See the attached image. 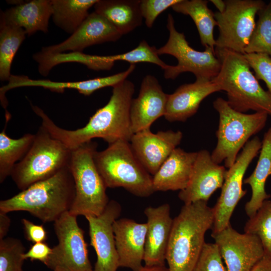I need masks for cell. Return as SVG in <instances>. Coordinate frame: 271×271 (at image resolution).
<instances>
[{
    "mask_svg": "<svg viewBox=\"0 0 271 271\" xmlns=\"http://www.w3.org/2000/svg\"><path fill=\"white\" fill-rule=\"evenodd\" d=\"M108 102L96 110L83 127L68 130L57 126L39 107L31 105L42 120V126L70 150L77 148L94 138L108 145L119 140L129 142L132 131L130 109L134 92L133 83L127 79L113 86Z\"/></svg>",
    "mask_w": 271,
    "mask_h": 271,
    "instance_id": "cell-1",
    "label": "cell"
},
{
    "mask_svg": "<svg viewBox=\"0 0 271 271\" xmlns=\"http://www.w3.org/2000/svg\"><path fill=\"white\" fill-rule=\"evenodd\" d=\"M227 271H251L264 254L262 243L255 235L240 233L231 225L211 233Z\"/></svg>",
    "mask_w": 271,
    "mask_h": 271,
    "instance_id": "cell-13",
    "label": "cell"
},
{
    "mask_svg": "<svg viewBox=\"0 0 271 271\" xmlns=\"http://www.w3.org/2000/svg\"><path fill=\"white\" fill-rule=\"evenodd\" d=\"M271 176V127L264 133L256 166L252 174L243 180L249 185L251 196L244 209L249 218L253 216L263 202L270 197L265 189L267 178Z\"/></svg>",
    "mask_w": 271,
    "mask_h": 271,
    "instance_id": "cell-25",
    "label": "cell"
},
{
    "mask_svg": "<svg viewBox=\"0 0 271 271\" xmlns=\"http://www.w3.org/2000/svg\"><path fill=\"white\" fill-rule=\"evenodd\" d=\"M5 126L0 133V183L11 176L15 165L27 154L31 147L35 134L26 133L17 139L9 137L6 132L7 125L11 119V114H6Z\"/></svg>",
    "mask_w": 271,
    "mask_h": 271,
    "instance_id": "cell-29",
    "label": "cell"
},
{
    "mask_svg": "<svg viewBox=\"0 0 271 271\" xmlns=\"http://www.w3.org/2000/svg\"><path fill=\"white\" fill-rule=\"evenodd\" d=\"M167 28L169 32L168 41L157 49L159 55L168 54L173 56L178 60L175 66L169 65L164 70L166 79H176L180 74L190 72L196 79L211 80L218 74L221 64L210 47H205L203 51L192 48L187 41L183 33L176 30L173 16H168Z\"/></svg>",
    "mask_w": 271,
    "mask_h": 271,
    "instance_id": "cell-9",
    "label": "cell"
},
{
    "mask_svg": "<svg viewBox=\"0 0 271 271\" xmlns=\"http://www.w3.org/2000/svg\"><path fill=\"white\" fill-rule=\"evenodd\" d=\"M215 51L221 67L211 80L226 92L228 104L240 112L252 110L271 116V93L260 85L244 54L226 49Z\"/></svg>",
    "mask_w": 271,
    "mask_h": 271,
    "instance_id": "cell-4",
    "label": "cell"
},
{
    "mask_svg": "<svg viewBox=\"0 0 271 271\" xmlns=\"http://www.w3.org/2000/svg\"><path fill=\"white\" fill-rule=\"evenodd\" d=\"M217 9L219 13H223L226 8L225 1L222 0H211L210 1Z\"/></svg>",
    "mask_w": 271,
    "mask_h": 271,
    "instance_id": "cell-44",
    "label": "cell"
},
{
    "mask_svg": "<svg viewBox=\"0 0 271 271\" xmlns=\"http://www.w3.org/2000/svg\"><path fill=\"white\" fill-rule=\"evenodd\" d=\"M22 222L27 240L34 243L46 241L47 233L43 225L34 224L25 218L22 219Z\"/></svg>",
    "mask_w": 271,
    "mask_h": 271,
    "instance_id": "cell-39",
    "label": "cell"
},
{
    "mask_svg": "<svg viewBox=\"0 0 271 271\" xmlns=\"http://www.w3.org/2000/svg\"><path fill=\"white\" fill-rule=\"evenodd\" d=\"M94 161L107 188L121 187L140 197L155 192L153 176L138 159L129 142L119 140L97 151Z\"/></svg>",
    "mask_w": 271,
    "mask_h": 271,
    "instance_id": "cell-5",
    "label": "cell"
},
{
    "mask_svg": "<svg viewBox=\"0 0 271 271\" xmlns=\"http://www.w3.org/2000/svg\"><path fill=\"white\" fill-rule=\"evenodd\" d=\"M208 2L206 0H181L172 8L175 12L189 16L197 27L202 45L215 51L213 31L217 23L214 13L208 7Z\"/></svg>",
    "mask_w": 271,
    "mask_h": 271,
    "instance_id": "cell-27",
    "label": "cell"
},
{
    "mask_svg": "<svg viewBox=\"0 0 271 271\" xmlns=\"http://www.w3.org/2000/svg\"><path fill=\"white\" fill-rule=\"evenodd\" d=\"M270 201H271V200H270Z\"/></svg>",
    "mask_w": 271,
    "mask_h": 271,
    "instance_id": "cell-46",
    "label": "cell"
},
{
    "mask_svg": "<svg viewBox=\"0 0 271 271\" xmlns=\"http://www.w3.org/2000/svg\"><path fill=\"white\" fill-rule=\"evenodd\" d=\"M245 233L256 235L263 247L264 254L271 256V201H264L256 213L246 222Z\"/></svg>",
    "mask_w": 271,
    "mask_h": 271,
    "instance_id": "cell-33",
    "label": "cell"
},
{
    "mask_svg": "<svg viewBox=\"0 0 271 271\" xmlns=\"http://www.w3.org/2000/svg\"><path fill=\"white\" fill-rule=\"evenodd\" d=\"M220 91L212 80L196 79L193 83L183 84L168 95L164 117L170 122L185 121L197 112L206 97Z\"/></svg>",
    "mask_w": 271,
    "mask_h": 271,
    "instance_id": "cell-22",
    "label": "cell"
},
{
    "mask_svg": "<svg viewBox=\"0 0 271 271\" xmlns=\"http://www.w3.org/2000/svg\"><path fill=\"white\" fill-rule=\"evenodd\" d=\"M244 55L255 72L257 79L264 81L268 91L271 93V57L261 53H248Z\"/></svg>",
    "mask_w": 271,
    "mask_h": 271,
    "instance_id": "cell-37",
    "label": "cell"
},
{
    "mask_svg": "<svg viewBox=\"0 0 271 271\" xmlns=\"http://www.w3.org/2000/svg\"><path fill=\"white\" fill-rule=\"evenodd\" d=\"M191 271H227L217 245L205 243Z\"/></svg>",
    "mask_w": 271,
    "mask_h": 271,
    "instance_id": "cell-36",
    "label": "cell"
},
{
    "mask_svg": "<svg viewBox=\"0 0 271 271\" xmlns=\"http://www.w3.org/2000/svg\"><path fill=\"white\" fill-rule=\"evenodd\" d=\"M75 195V183L68 166L54 176L1 200L0 212L26 211L43 222H55L69 211Z\"/></svg>",
    "mask_w": 271,
    "mask_h": 271,
    "instance_id": "cell-3",
    "label": "cell"
},
{
    "mask_svg": "<svg viewBox=\"0 0 271 271\" xmlns=\"http://www.w3.org/2000/svg\"><path fill=\"white\" fill-rule=\"evenodd\" d=\"M197 152H188L176 148L153 176L155 192L184 190L187 186Z\"/></svg>",
    "mask_w": 271,
    "mask_h": 271,
    "instance_id": "cell-23",
    "label": "cell"
},
{
    "mask_svg": "<svg viewBox=\"0 0 271 271\" xmlns=\"http://www.w3.org/2000/svg\"><path fill=\"white\" fill-rule=\"evenodd\" d=\"M157 49L155 46H151L146 41L143 40L134 49L124 53L110 55V57L114 62L125 61L130 64L141 62L153 63L164 70L169 65L160 58Z\"/></svg>",
    "mask_w": 271,
    "mask_h": 271,
    "instance_id": "cell-35",
    "label": "cell"
},
{
    "mask_svg": "<svg viewBox=\"0 0 271 271\" xmlns=\"http://www.w3.org/2000/svg\"><path fill=\"white\" fill-rule=\"evenodd\" d=\"M53 271H64L62 269H55L54 270H53Z\"/></svg>",
    "mask_w": 271,
    "mask_h": 271,
    "instance_id": "cell-45",
    "label": "cell"
},
{
    "mask_svg": "<svg viewBox=\"0 0 271 271\" xmlns=\"http://www.w3.org/2000/svg\"><path fill=\"white\" fill-rule=\"evenodd\" d=\"M258 18L245 54L261 53L271 57V1L257 13Z\"/></svg>",
    "mask_w": 271,
    "mask_h": 271,
    "instance_id": "cell-32",
    "label": "cell"
},
{
    "mask_svg": "<svg viewBox=\"0 0 271 271\" xmlns=\"http://www.w3.org/2000/svg\"><path fill=\"white\" fill-rule=\"evenodd\" d=\"M122 36L106 19L94 11L68 38L59 44L42 47L40 52L47 55L67 51L82 52L85 48L93 45L115 42Z\"/></svg>",
    "mask_w": 271,
    "mask_h": 271,
    "instance_id": "cell-16",
    "label": "cell"
},
{
    "mask_svg": "<svg viewBox=\"0 0 271 271\" xmlns=\"http://www.w3.org/2000/svg\"><path fill=\"white\" fill-rule=\"evenodd\" d=\"M139 271H169V269L165 265L153 266L144 265Z\"/></svg>",
    "mask_w": 271,
    "mask_h": 271,
    "instance_id": "cell-43",
    "label": "cell"
},
{
    "mask_svg": "<svg viewBox=\"0 0 271 271\" xmlns=\"http://www.w3.org/2000/svg\"><path fill=\"white\" fill-rule=\"evenodd\" d=\"M33 59L38 63V71L47 76L53 67L63 63L77 62L95 70H109L114 64L110 56H98L86 54L82 52H71L47 55L39 52L34 54Z\"/></svg>",
    "mask_w": 271,
    "mask_h": 271,
    "instance_id": "cell-28",
    "label": "cell"
},
{
    "mask_svg": "<svg viewBox=\"0 0 271 271\" xmlns=\"http://www.w3.org/2000/svg\"><path fill=\"white\" fill-rule=\"evenodd\" d=\"M11 225V219L7 213L0 212V240L6 238Z\"/></svg>",
    "mask_w": 271,
    "mask_h": 271,
    "instance_id": "cell-41",
    "label": "cell"
},
{
    "mask_svg": "<svg viewBox=\"0 0 271 271\" xmlns=\"http://www.w3.org/2000/svg\"><path fill=\"white\" fill-rule=\"evenodd\" d=\"M139 0H98L95 12L103 16L123 35L141 25Z\"/></svg>",
    "mask_w": 271,
    "mask_h": 271,
    "instance_id": "cell-26",
    "label": "cell"
},
{
    "mask_svg": "<svg viewBox=\"0 0 271 271\" xmlns=\"http://www.w3.org/2000/svg\"><path fill=\"white\" fill-rule=\"evenodd\" d=\"M0 20V79L8 81L13 59L27 34L23 29Z\"/></svg>",
    "mask_w": 271,
    "mask_h": 271,
    "instance_id": "cell-31",
    "label": "cell"
},
{
    "mask_svg": "<svg viewBox=\"0 0 271 271\" xmlns=\"http://www.w3.org/2000/svg\"><path fill=\"white\" fill-rule=\"evenodd\" d=\"M71 153V150L41 125L35 134L30 150L15 165L10 176L18 189L23 191L68 167Z\"/></svg>",
    "mask_w": 271,
    "mask_h": 271,
    "instance_id": "cell-8",
    "label": "cell"
},
{
    "mask_svg": "<svg viewBox=\"0 0 271 271\" xmlns=\"http://www.w3.org/2000/svg\"><path fill=\"white\" fill-rule=\"evenodd\" d=\"M213 106L219 119L216 133L217 142L211 156L215 163L224 162L225 168L229 169L249 139L264 128L268 115L261 112L246 114L237 111L221 97L216 99Z\"/></svg>",
    "mask_w": 271,
    "mask_h": 271,
    "instance_id": "cell-7",
    "label": "cell"
},
{
    "mask_svg": "<svg viewBox=\"0 0 271 271\" xmlns=\"http://www.w3.org/2000/svg\"><path fill=\"white\" fill-rule=\"evenodd\" d=\"M98 0H51L55 25L72 34L89 14L88 10Z\"/></svg>",
    "mask_w": 271,
    "mask_h": 271,
    "instance_id": "cell-30",
    "label": "cell"
},
{
    "mask_svg": "<svg viewBox=\"0 0 271 271\" xmlns=\"http://www.w3.org/2000/svg\"><path fill=\"white\" fill-rule=\"evenodd\" d=\"M113 229L119 267L139 271L143 266L146 223L118 218L113 224Z\"/></svg>",
    "mask_w": 271,
    "mask_h": 271,
    "instance_id": "cell-21",
    "label": "cell"
},
{
    "mask_svg": "<svg viewBox=\"0 0 271 271\" xmlns=\"http://www.w3.org/2000/svg\"><path fill=\"white\" fill-rule=\"evenodd\" d=\"M25 248L20 240L6 237L0 240V271H23Z\"/></svg>",
    "mask_w": 271,
    "mask_h": 271,
    "instance_id": "cell-34",
    "label": "cell"
},
{
    "mask_svg": "<svg viewBox=\"0 0 271 271\" xmlns=\"http://www.w3.org/2000/svg\"><path fill=\"white\" fill-rule=\"evenodd\" d=\"M77 217L68 211L54 222L58 244L52 248L46 264L53 270L93 271L84 231L78 224Z\"/></svg>",
    "mask_w": 271,
    "mask_h": 271,
    "instance_id": "cell-11",
    "label": "cell"
},
{
    "mask_svg": "<svg viewBox=\"0 0 271 271\" xmlns=\"http://www.w3.org/2000/svg\"><path fill=\"white\" fill-rule=\"evenodd\" d=\"M181 0H141L140 8L147 27L152 28L158 16Z\"/></svg>",
    "mask_w": 271,
    "mask_h": 271,
    "instance_id": "cell-38",
    "label": "cell"
},
{
    "mask_svg": "<svg viewBox=\"0 0 271 271\" xmlns=\"http://www.w3.org/2000/svg\"><path fill=\"white\" fill-rule=\"evenodd\" d=\"M214 211L207 202L184 204L173 219L166 260L169 271H191L205 244L206 231L212 228Z\"/></svg>",
    "mask_w": 271,
    "mask_h": 271,
    "instance_id": "cell-2",
    "label": "cell"
},
{
    "mask_svg": "<svg viewBox=\"0 0 271 271\" xmlns=\"http://www.w3.org/2000/svg\"><path fill=\"white\" fill-rule=\"evenodd\" d=\"M136 68L130 64L124 71L110 76L98 77L87 80L73 82H57L48 79H32L25 75H11L7 84L0 88V99L4 108L8 101L5 94L10 90L21 87H41L50 91L62 93L65 89L77 90L80 94L89 96L96 90L106 87H113L126 79Z\"/></svg>",
    "mask_w": 271,
    "mask_h": 271,
    "instance_id": "cell-17",
    "label": "cell"
},
{
    "mask_svg": "<svg viewBox=\"0 0 271 271\" xmlns=\"http://www.w3.org/2000/svg\"><path fill=\"white\" fill-rule=\"evenodd\" d=\"M227 170L224 166L215 163L206 150L197 152L189 182L178 194L184 204L199 201L207 202L213 193L221 188Z\"/></svg>",
    "mask_w": 271,
    "mask_h": 271,
    "instance_id": "cell-18",
    "label": "cell"
},
{
    "mask_svg": "<svg viewBox=\"0 0 271 271\" xmlns=\"http://www.w3.org/2000/svg\"><path fill=\"white\" fill-rule=\"evenodd\" d=\"M168 95L164 92L157 79L147 75L143 79L138 97L132 99L130 116L133 133L150 128L165 114Z\"/></svg>",
    "mask_w": 271,
    "mask_h": 271,
    "instance_id": "cell-19",
    "label": "cell"
},
{
    "mask_svg": "<svg viewBox=\"0 0 271 271\" xmlns=\"http://www.w3.org/2000/svg\"><path fill=\"white\" fill-rule=\"evenodd\" d=\"M261 145L262 141L257 137L249 141L227 170L221 194L213 207L214 219L212 233L220 232L230 224V219L235 207L246 193V190L242 189L244 174Z\"/></svg>",
    "mask_w": 271,
    "mask_h": 271,
    "instance_id": "cell-12",
    "label": "cell"
},
{
    "mask_svg": "<svg viewBox=\"0 0 271 271\" xmlns=\"http://www.w3.org/2000/svg\"><path fill=\"white\" fill-rule=\"evenodd\" d=\"M223 13H214L219 29L215 49L244 54L255 25V16L266 5L260 0H226Z\"/></svg>",
    "mask_w": 271,
    "mask_h": 271,
    "instance_id": "cell-10",
    "label": "cell"
},
{
    "mask_svg": "<svg viewBox=\"0 0 271 271\" xmlns=\"http://www.w3.org/2000/svg\"><path fill=\"white\" fill-rule=\"evenodd\" d=\"M52 252V248L45 242L35 243L27 252H25L24 258L25 259H30L32 261L38 260L46 265Z\"/></svg>",
    "mask_w": 271,
    "mask_h": 271,
    "instance_id": "cell-40",
    "label": "cell"
},
{
    "mask_svg": "<svg viewBox=\"0 0 271 271\" xmlns=\"http://www.w3.org/2000/svg\"><path fill=\"white\" fill-rule=\"evenodd\" d=\"M97 144L92 141L71 150L68 167L75 187L69 212L75 216H98L109 202L106 186L94 161Z\"/></svg>",
    "mask_w": 271,
    "mask_h": 271,
    "instance_id": "cell-6",
    "label": "cell"
},
{
    "mask_svg": "<svg viewBox=\"0 0 271 271\" xmlns=\"http://www.w3.org/2000/svg\"><path fill=\"white\" fill-rule=\"evenodd\" d=\"M52 15L51 0H32L21 2L1 12V19L23 29L30 36L38 31L47 33Z\"/></svg>",
    "mask_w": 271,
    "mask_h": 271,
    "instance_id": "cell-24",
    "label": "cell"
},
{
    "mask_svg": "<svg viewBox=\"0 0 271 271\" xmlns=\"http://www.w3.org/2000/svg\"><path fill=\"white\" fill-rule=\"evenodd\" d=\"M182 138L180 130H161L155 133L150 128L133 133L129 143L138 159L153 176L180 145Z\"/></svg>",
    "mask_w": 271,
    "mask_h": 271,
    "instance_id": "cell-15",
    "label": "cell"
},
{
    "mask_svg": "<svg viewBox=\"0 0 271 271\" xmlns=\"http://www.w3.org/2000/svg\"><path fill=\"white\" fill-rule=\"evenodd\" d=\"M251 271H271V256L264 254Z\"/></svg>",
    "mask_w": 271,
    "mask_h": 271,
    "instance_id": "cell-42",
    "label": "cell"
},
{
    "mask_svg": "<svg viewBox=\"0 0 271 271\" xmlns=\"http://www.w3.org/2000/svg\"><path fill=\"white\" fill-rule=\"evenodd\" d=\"M121 210L119 203L112 200L100 215L85 217L89 224L90 245L97 255L93 271H116L119 267L113 224Z\"/></svg>",
    "mask_w": 271,
    "mask_h": 271,
    "instance_id": "cell-14",
    "label": "cell"
},
{
    "mask_svg": "<svg viewBox=\"0 0 271 271\" xmlns=\"http://www.w3.org/2000/svg\"><path fill=\"white\" fill-rule=\"evenodd\" d=\"M144 213L147 220L145 265H164L173 221L170 215V206L168 203L156 207L149 206L145 209Z\"/></svg>",
    "mask_w": 271,
    "mask_h": 271,
    "instance_id": "cell-20",
    "label": "cell"
}]
</instances>
